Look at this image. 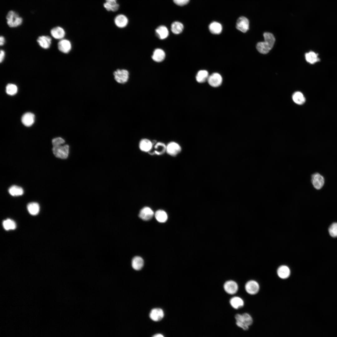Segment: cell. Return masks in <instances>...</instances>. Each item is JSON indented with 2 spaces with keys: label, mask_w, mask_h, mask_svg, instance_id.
<instances>
[{
  "label": "cell",
  "mask_w": 337,
  "mask_h": 337,
  "mask_svg": "<svg viewBox=\"0 0 337 337\" xmlns=\"http://www.w3.org/2000/svg\"><path fill=\"white\" fill-rule=\"evenodd\" d=\"M153 145V142L147 138L142 139L139 143L140 149L144 152L148 153L152 149Z\"/></svg>",
  "instance_id": "13"
},
{
  "label": "cell",
  "mask_w": 337,
  "mask_h": 337,
  "mask_svg": "<svg viewBox=\"0 0 337 337\" xmlns=\"http://www.w3.org/2000/svg\"><path fill=\"white\" fill-rule=\"evenodd\" d=\"M181 151L180 145L175 141H171L166 145V152L172 156H175Z\"/></svg>",
  "instance_id": "8"
},
{
  "label": "cell",
  "mask_w": 337,
  "mask_h": 337,
  "mask_svg": "<svg viewBox=\"0 0 337 337\" xmlns=\"http://www.w3.org/2000/svg\"><path fill=\"white\" fill-rule=\"evenodd\" d=\"M104 7L108 11L115 12L117 11L119 7V5L117 2H106L103 5Z\"/></svg>",
  "instance_id": "35"
},
{
  "label": "cell",
  "mask_w": 337,
  "mask_h": 337,
  "mask_svg": "<svg viewBox=\"0 0 337 337\" xmlns=\"http://www.w3.org/2000/svg\"><path fill=\"white\" fill-rule=\"evenodd\" d=\"M2 224L4 229L7 230H13L16 227L15 222L13 220L10 219H7L4 220Z\"/></svg>",
  "instance_id": "34"
},
{
  "label": "cell",
  "mask_w": 337,
  "mask_h": 337,
  "mask_svg": "<svg viewBox=\"0 0 337 337\" xmlns=\"http://www.w3.org/2000/svg\"><path fill=\"white\" fill-rule=\"evenodd\" d=\"M292 99L295 103L299 105L303 104L305 100L304 95L300 91H297L294 93L292 95Z\"/></svg>",
  "instance_id": "31"
},
{
  "label": "cell",
  "mask_w": 337,
  "mask_h": 337,
  "mask_svg": "<svg viewBox=\"0 0 337 337\" xmlns=\"http://www.w3.org/2000/svg\"><path fill=\"white\" fill-rule=\"evenodd\" d=\"M155 32L158 37L161 40L165 39L169 35L168 29L166 26L164 25H161L155 29Z\"/></svg>",
  "instance_id": "21"
},
{
  "label": "cell",
  "mask_w": 337,
  "mask_h": 337,
  "mask_svg": "<svg viewBox=\"0 0 337 337\" xmlns=\"http://www.w3.org/2000/svg\"><path fill=\"white\" fill-rule=\"evenodd\" d=\"M208 28L210 32L214 34H219L222 32V27L221 24L217 22L214 21L209 25Z\"/></svg>",
  "instance_id": "24"
},
{
  "label": "cell",
  "mask_w": 337,
  "mask_h": 337,
  "mask_svg": "<svg viewBox=\"0 0 337 337\" xmlns=\"http://www.w3.org/2000/svg\"><path fill=\"white\" fill-rule=\"evenodd\" d=\"M69 146L67 144L53 147L52 151L54 154L57 158L61 159H66L69 153Z\"/></svg>",
  "instance_id": "4"
},
{
  "label": "cell",
  "mask_w": 337,
  "mask_h": 337,
  "mask_svg": "<svg viewBox=\"0 0 337 337\" xmlns=\"http://www.w3.org/2000/svg\"><path fill=\"white\" fill-rule=\"evenodd\" d=\"M65 142V140L62 138L60 137L53 139L52 140L53 147L61 145Z\"/></svg>",
  "instance_id": "38"
},
{
  "label": "cell",
  "mask_w": 337,
  "mask_h": 337,
  "mask_svg": "<svg viewBox=\"0 0 337 337\" xmlns=\"http://www.w3.org/2000/svg\"><path fill=\"white\" fill-rule=\"evenodd\" d=\"M113 75L117 82L120 84H124L128 81L129 74L126 70L118 69L114 71Z\"/></svg>",
  "instance_id": "5"
},
{
  "label": "cell",
  "mask_w": 337,
  "mask_h": 337,
  "mask_svg": "<svg viewBox=\"0 0 337 337\" xmlns=\"http://www.w3.org/2000/svg\"><path fill=\"white\" fill-rule=\"evenodd\" d=\"M21 120L22 123L24 125L27 127L30 126L34 122L35 115L32 113H26L22 115Z\"/></svg>",
  "instance_id": "20"
},
{
  "label": "cell",
  "mask_w": 337,
  "mask_h": 337,
  "mask_svg": "<svg viewBox=\"0 0 337 337\" xmlns=\"http://www.w3.org/2000/svg\"><path fill=\"white\" fill-rule=\"evenodd\" d=\"M114 22L115 25L118 27L124 28L127 25L128 20L125 15L123 14H119L115 17Z\"/></svg>",
  "instance_id": "22"
},
{
  "label": "cell",
  "mask_w": 337,
  "mask_h": 337,
  "mask_svg": "<svg viewBox=\"0 0 337 337\" xmlns=\"http://www.w3.org/2000/svg\"><path fill=\"white\" fill-rule=\"evenodd\" d=\"M27 209L29 212L31 214L35 215L39 213L40 207L38 203L32 202L28 204Z\"/></svg>",
  "instance_id": "30"
},
{
  "label": "cell",
  "mask_w": 337,
  "mask_h": 337,
  "mask_svg": "<svg viewBox=\"0 0 337 337\" xmlns=\"http://www.w3.org/2000/svg\"><path fill=\"white\" fill-rule=\"evenodd\" d=\"M58 48L61 52L67 53L71 51V45L70 42L67 39H62L58 43Z\"/></svg>",
  "instance_id": "16"
},
{
  "label": "cell",
  "mask_w": 337,
  "mask_h": 337,
  "mask_svg": "<svg viewBox=\"0 0 337 337\" xmlns=\"http://www.w3.org/2000/svg\"><path fill=\"white\" fill-rule=\"evenodd\" d=\"M249 27V21L247 17L241 16L237 19L236 23V27L238 30L245 33L248 30Z\"/></svg>",
  "instance_id": "9"
},
{
  "label": "cell",
  "mask_w": 337,
  "mask_h": 337,
  "mask_svg": "<svg viewBox=\"0 0 337 337\" xmlns=\"http://www.w3.org/2000/svg\"><path fill=\"white\" fill-rule=\"evenodd\" d=\"M264 41L260 42L256 45V48L260 53L265 54L268 53L272 49L274 44L275 39L274 35L269 32L263 34Z\"/></svg>",
  "instance_id": "1"
},
{
  "label": "cell",
  "mask_w": 337,
  "mask_h": 337,
  "mask_svg": "<svg viewBox=\"0 0 337 337\" xmlns=\"http://www.w3.org/2000/svg\"><path fill=\"white\" fill-rule=\"evenodd\" d=\"M8 192L12 196H17L23 194V189L20 187L16 185H13L9 188L8 189Z\"/></svg>",
  "instance_id": "32"
},
{
  "label": "cell",
  "mask_w": 337,
  "mask_h": 337,
  "mask_svg": "<svg viewBox=\"0 0 337 337\" xmlns=\"http://www.w3.org/2000/svg\"><path fill=\"white\" fill-rule=\"evenodd\" d=\"M51 36L56 39H63L65 35L64 29L60 26H56L52 28L50 31Z\"/></svg>",
  "instance_id": "17"
},
{
  "label": "cell",
  "mask_w": 337,
  "mask_h": 337,
  "mask_svg": "<svg viewBox=\"0 0 337 337\" xmlns=\"http://www.w3.org/2000/svg\"><path fill=\"white\" fill-rule=\"evenodd\" d=\"M223 288L226 292L228 294L233 295L237 292L238 286L237 283L235 281L229 280L225 283L223 285Z\"/></svg>",
  "instance_id": "12"
},
{
  "label": "cell",
  "mask_w": 337,
  "mask_h": 337,
  "mask_svg": "<svg viewBox=\"0 0 337 337\" xmlns=\"http://www.w3.org/2000/svg\"><path fill=\"white\" fill-rule=\"evenodd\" d=\"M183 24L179 22H174L171 25V31L173 33L175 34H178L181 33L183 32Z\"/></svg>",
  "instance_id": "28"
},
{
  "label": "cell",
  "mask_w": 337,
  "mask_h": 337,
  "mask_svg": "<svg viewBox=\"0 0 337 337\" xmlns=\"http://www.w3.org/2000/svg\"><path fill=\"white\" fill-rule=\"evenodd\" d=\"M153 337H163L164 336L162 335L161 334H155V335H154V336H153Z\"/></svg>",
  "instance_id": "42"
},
{
  "label": "cell",
  "mask_w": 337,
  "mask_h": 337,
  "mask_svg": "<svg viewBox=\"0 0 337 337\" xmlns=\"http://www.w3.org/2000/svg\"><path fill=\"white\" fill-rule=\"evenodd\" d=\"M260 288L258 283L254 280H250L247 282L245 285V289L249 294L253 295L257 294Z\"/></svg>",
  "instance_id": "11"
},
{
  "label": "cell",
  "mask_w": 337,
  "mask_h": 337,
  "mask_svg": "<svg viewBox=\"0 0 337 337\" xmlns=\"http://www.w3.org/2000/svg\"><path fill=\"white\" fill-rule=\"evenodd\" d=\"M305 58L306 61L310 64H314L320 61L318 53L313 51L305 53Z\"/></svg>",
  "instance_id": "14"
},
{
  "label": "cell",
  "mask_w": 337,
  "mask_h": 337,
  "mask_svg": "<svg viewBox=\"0 0 337 337\" xmlns=\"http://www.w3.org/2000/svg\"><path fill=\"white\" fill-rule=\"evenodd\" d=\"M144 264L143 260L140 256H135L132 259V267L135 270H141L143 267Z\"/></svg>",
  "instance_id": "26"
},
{
  "label": "cell",
  "mask_w": 337,
  "mask_h": 337,
  "mask_svg": "<svg viewBox=\"0 0 337 337\" xmlns=\"http://www.w3.org/2000/svg\"><path fill=\"white\" fill-rule=\"evenodd\" d=\"M329 232L330 235L334 237H337V223H333L329 228Z\"/></svg>",
  "instance_id": "37"
},
{
  "label": "cell",
  "mask_w": 337,
  "mask_h": 337,
  "mask_svg": "<svg viewBox=\"0 0 337 337\" xmlns=\"http://www.w3.org/2000/svg\"><path fill=\"white\" fill-rule=\"evenodd\" d=\"M189 1L190 0H173L175 4L180 6L187 5L189 2Z\"/></svg>",
  "instance_id": "39"
},
{
  "label": "cell",
  "mask_w": 337,
  "mask_h": 337,
  "mask_svg": "<svg viewBox=\"0 0 337 337\" xmlns=\"http://www.w3.org/2000/svg\"><path fill=\"white\" fill-rule=\"evenodd\" d=\"M311 181L315 188L317 190H320L324 186L325 180L322 175L319 173H315L311 175Z\"/></svg>",
  "instance_id": "7"
},
{
  "label": "cell",
  "mask_w": 337,
  "mask_h": 337,
  "mask_svg": "<svg viewBox=\"0 0 337 337\" xmlns=\"http://www.w3.org/2000/svg\"><path fill=\"white\" fill-rule=\"evenodd\" d=\"M17 86L13 84H8L6 87V92L10 95H12L16 94L17 92Z\"/></svg>",
  "instance_id": "36"
},
{
  "label": "cell",
  "mask_w": 337,
  "mask_h": 337,
  "mask_svg": "<svg viewBox=\"0 0 337 337\" xmlns=\"http://www.w3.org/2000/svg\"><path fill=\"white\" fill-rule=\"evenodd\" d=\"M155 216L156 219L160 222H164L168 219L167 213L164 211L161 210L156 211L155 213Z\"/></svg>",
  "instance_id": "33"
},
{
  "label": "cell",
  "mask_w": 337,
  "mask_h": 337,
  "mask_svg": "<svg viewBox=\"0 0 337 337\" xmlns=\"http://www.w3.org/2000/svg\"><path fill=\"white\" fill-rule=\"evenodd\" d=\"M5 42V39L3 36L0 37V45L2 46L3 45Z\"/></svg>",
  "instance_id": "41"
},
{
  "label": "cell",
  "mask_w": 337,
  "mask_h": 337,
  "mask_svg": "<svg viewBox=\"0 0 337 337\" xmlns=\"http://www.w3.org/2000/svg\"><path fill=\"white\" fill-rule=\"evenodd\" d=\"M207 81L210 85L216 87H218L221 85L222 78L219 73H214L209 76Z\"/></svg>",
  "instance_id": "10"
},
{
  "label": "cell",
  "mask_w": 337,
  "mask_h": 337,
  "mask_svg": "<svg viewBox=\"0 0 337 337\" xmlns=\"http://www.w3.org/2000/svg\"><path fill=\"white\" fill-rule=\"evenodd\" d=\"M164 314L163 310L159 308L152 309L149 314L150 319L155 321H158L163 318Z\"/></svg>",
  "instance_id": "19"
},
{
  "label": "cell",
  "mask_w": 337,
  "mask_h": 337,
  "mask_svg": "<svg viewBox=\"0 0 337 337\" xmlns=\"http://www.w3.org/2000/svg\"><path fill=\"white\" fill-rule=\"evenodd\" d=\"M152 149L148 153L151 155H161L166 152V145L161 142L153 141Z\"/></svg>",
  "instance_id": "6"
},
{
  "label": "cell",
  "mask_w": 337,
  "mask_h": 337,
  "mask_svg": "<svg viewBox=\"0 0 337 337\" xmlns=\"http://www.w3.org/2000/svg\"><path fill=\"white\" fill-rule=\"evenodd\" d=\"M208 71L205 70H201L199 71L196 76V79L197 81L200 83H203L208 80L209 77Z\"/></svg>",
  "instance_id": "29"
},
{
  "label": "cell",
  "mask_w": 337,
  "mask_h": 337,
  "mask_svg": "<svg viewBox=\"0 0 337 337\" xmlns=\"http://www.w3.org/2000/svg\"><path fill=\"white\" fill-rule=\"evenodd\" d=\"M106 2H117V0H105Z\"/></svg>",
  "instance_id": "43"
},
{
  "label": "cell",
  "mask_w": 337,
  "mask_h": 337,
  "mask_svg": "<svg viewBox=\"0 0 337 337\" xmlns=\"http://www.w3.org/2000/svg\"><path fill=\"white\" fill-rule=\"evenodd\" d=\"M154 214V212L152 209L149 207H145L140 210L139 216L142 220L148 221L152 218Z\"/></svg>",
  "instance_id": "15"
},
{
  "label": "cell",
  "mask_w": 337,
  "mask_h": 337,
  "mask_svg": "<svg viewBox=\"0 0 337 337\" xmlns=\"http://www.w3.org/2000/svg\"><path fill=\"white\" fill-rule=\"evenodd\" d=\"M37 42L41 47L44 49H47L50 46L51 39L49 36L42 35L38 37Z\"/></svg>",
  "instance_id": "18"
},
{
  "label": "cell",
  "mask_w": 337,
  "mask_h": 337,
  "mask_svg": "<svg viewBox=\"0 0 337 337\" xmlns=\"http://www.w3.org/2000/svg\"><path fill=\"white\" fill-rule=\"evenodd\" d=\"M165 57L164 51L160 48H157L153 51L152 58L155 61L160 62L162 61Z\"/></svg>",
  "instance_id": "23"
},
{
  "label": "cell",
  "mask_w": 337,
  "mask_h": 337,
  "mask_svg": "<svg viewBox=\"0 0 337 337\" xmlns=\"http://www.w3.org/2000/svg\"><path fill=\"white\" fill-rule=\"evenodd\" d=\"M6 22L8 26L10 27L14 28L21 25L23 22V19L17 12L11 10L9 11L6 16Z\"/></svg>",
  "instance_id": "3"
},
{
  "label": "cell",
  "mask_w": 337,
  "mask_h": 337,
  "mask_svg": "<svg viewBox=\"0 0 337 337\" xmlns=\"http://www.w3.org/2000/svg\"><path fill=\"white\" fill-rule=\"evenodd\" d=\"M5 56V52L2 50H0V62L2 63L3 61Z\"/></svg>",
  "instance_id": "40"
},
{
  "label": "cell",
  "mask_w": 337,
  "mask_h": 337,
  "mask_svg": "<svg viewBox=\"0 0 337 337\" xmlns=\"http://www.w3.org/2000/svg\"><path fill=\"white\" fill-rule=\"evenodd\" d=\"M230 303L233 308L236 309L243 307L244 305V301L242 299L237 296L233 297L231 299Z\"/></svg>",
  "instance_id": "27"
},
{
  "label": "cell",
  "mask_w": 337,
  "mask_h": 337,
  "mask_svg": "<svg viewBox=\"0 0 337 337\" xmlns=\"http://www.w3.org/2000/svg\"><path fill=\"white\" fill-rule=\"evenodd\" d=\"M235 318L236 325L244 330H248L253 322L252 318L247 313L237 314L235 315Z\"/></svg>",
  "instance_id": "2"
},
{
  "label": "cell",
  "mask_w": 337,
  "mask_h": 337,
  "mask_svg": "<svg viewBox=\"0 0 337 337\" xmlns=\"http://www.w3.org/2000/svg\"><path fill=\"white\" fill-rule=\"evenodd\" d=\"M277 274L280 278L282 279H286L290 275V270L287 266H281L278 268Z\"/></svg>",
  "instance_id": "25"
}]
</instances>
